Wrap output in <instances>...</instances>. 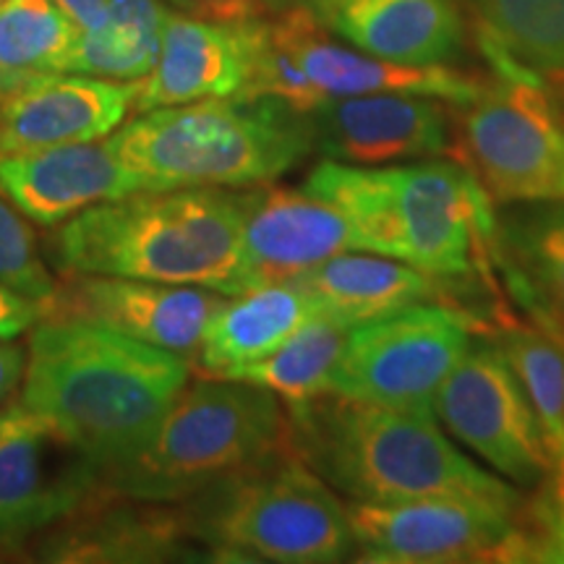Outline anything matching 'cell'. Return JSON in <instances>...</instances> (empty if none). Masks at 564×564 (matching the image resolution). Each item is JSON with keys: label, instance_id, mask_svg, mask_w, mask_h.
I'll use <instances>...</instances> for the list:
<instances>
[{"label": "cell", "instance_id": "obj_1", "mask_svg": "<svg viewBox=\"0 0 564 564\" xmlns=\"http://www.w3.org/2000/svg\"><path fill=\"white\" fill-rule=\"evenodd\" d=\"M192 361L79 319L30 333L21 403L89 455L108 478L150 442L188 384Z\"/></svg>", "mask_w": 564, "mask_h": 564}, {"label": "cell", "instance_id": "obj_2", "mask_svg": "<svg viewBox=\"0 0 564 564\" xmlns=\"http://www.w3.org/2000/svg\"><path fill=\"white\" fill-rule=\"evenodd\" d=\"M63 272L249 291L243 272V192H133L70 217L51 238Z\"/></svg>", "mask_w": 564, "mask_h": 564}, {"label": "cell", "instance_id": "obj_3", "mask_svg": "<svg viewBox=\"0 0 564 564\" xmlns=\"http://www.w3.org/2000/svg\"><path fill=\"white\" fill-rule=\"evenodd\" d=\"M291 449L352 502L478 497L520 505L518 489L460 453L436 415L392 411L329 392L285 405Z\"/></svg>", "mask_w": 564, "mask_h": 564}, {"label": "cell", "instance_id": "obj_4", "mask_svg": "<svg viewBox=\"0 0 564 564\" xmlns=\"http://www.w3.org/2000/svg\"><path fill=\"white\" fill-rule=\"evenodd\" d=\"M352 223L361 249L398 259L440 280L463 278L491 249L497 215L465 165H348L322 160L303 181Z\"/></svg>", "mask_w": 564, "mask_h": 564}, {"label": "cell", "instance_id": "obj_5", "mask_svg": "<svg viewBox=\"0 0 564 564\" xmlns=\"http://www.w3.org/2000/svg\"><path fill=\"white\" fill-rule=\"evenodd\" d=\"M108 144L144 192L262 186L314 152L306 116L246 95L139 112Z\"/></svg>", "mask_w": 564, "mask_h": 564}, {"label": "cell", "instance_id": "obj_6", "mask_svg": "<svg viewBox=\"0 0 564 564\" xmlns=\"http://www.w3.org/2000/svg\"><path fill=\"white\" fill-rule=\"evenodd\" d=\"M288 408L241 379L199 377L181 390L150 442L112 470L116 494L178 502L291 447Z\"/></svg>", "mask_w": 564, "mask_h": 564}, {"label": "cell", "instance_id": "obj_7", "mask_svg": "<svg viewBox=\"0 0 564 564\" xmlns=\"http://www.w3.org/2000/svg\"><path fill=\"white\" fill-rule=\"evenodd\" d=\"M188 512L212 560L333 564L356 554L348 505L291 447L194 494Z\"/></svg>", "mask_w": 564, "mask_h": 564}, {"label": "cell", "instance_id": "obj_8", "mask_svg": "<svg viewBox=\"0 0 564 564\" xmlns=\"http://www.w3.org/2000/svg\"><path fill=\"white\" fill-rule=\"evenodd\" d=\"M460 152L491 202H564V108L533 76H502L463 105Z\"/></svg>", "mask_w": 564, "mask_h": 564}, {"label": "cell", "instance_id": "obj_9", "mask_svg": "<svg viewBox=\"0 0 564 564\" xmlns=\"http://www.w3.org/2000/svg\"><path fill=\"white\" fill-rule=\"evenodd\" d=\"M476 340V319L447 303H419L350 327L333 392L392 411L434 415L444 379Z\"/></svg>", "mask_w": 564, "mask_h": 564}, {"label": "cell", "instance_id": "obj_10", "mask_svg": "<svg viewBox=\"0 0 564 564\" xmlns=\"http://www.w3.org/2000/svg\"><path fill=\"white\" fill-rule=\"evenodd\" d=\"M436 421L514 489L552 478L544 434L499 343L474 340L434 400Z\"/></svg>", "mask_w": 564, "mask_h": 564}, {"label": "cell", "instance_id": "obj_11", "mask_svg": "<svg viewBox=\"0 0 564 564\" xmlns=\"http://www.w3.org/2000/svg\"><path fill=\"white\" fill-rule=\"evenodd\" d=\"M520 507L478 497H419L350 502L348 520L361 562H499L518 531Z\"/></svg>", "mask_w": 564, "mask_h": 564}, {"label": "cell", "instance_id": "obj_12", "mask_svg": "<svg viewBox=\"0 0 564 564\" xmlns=\"http://www.w3.org/2000/svg\"><path fill=\"white\" fill-rule=\"evenodd\" d=\"M225 295L199 285L63 272L42 319H79L112 329L154 348L192 356Z\"/></svg>", "mask_w": 564, "mask_h": 564}, {"label": "cell", "instance_id": "obj_13", "mask_svg": "<svg viewBox=\"0 0 564 564\" xmlns=\"http://www.w3.org/2000/svg\"><path fill=\"white\" fill-rule=\"evenodd\" d=\"M108 489L100 465L51 423L0 442V549L30 544Z\"/></svg>", "mask_w": 564, "mask_h": 564}, {"label": "cell", "instance_id": "obj_14", "mask_svg": "<svg viewBox=\"0 0 564 564\" xmlns=\"http://www.w3.org/2000/svg\"><path fill=\"white\" fill-rule=\"evenodd\" d=\"M314 152L348 165L440 158L449 152L442 100L421 95H352L324 100L306 116Z\"/></svg>", "mask_w": 564, "mask_h": 564}, {"label": "cell", "instance_id": "obj_15", "mask_svg": "<svg viewBox=\"0 0 564 564\" xmlns=\"http://www.w3.org/2000/svg\"><path fill=\"white\" fill-rule=\"evenodd\" d=\"M348 251H364L352 223L303 186L262 183L243 192V272L249 291L293 280Z\"/></svg>", "mask_w": 564, "mask_h": 564}, {"label": "cell", "instance_id": "obj_16", "mask_svg": "<svg viewBox=\"0 0 564 564\" xmlns=\"http://www.w3.org/2000/svg\"><path fill=\"white\" fill-rule=\"evenodd\" d=\"M196 546L207 552L183 499L152 502L108 489L51 528L37 556L45 562H165L188 560Z\"/></svg>", "mask_w": 564, "mask_h": 564}, {"label": "cell", "instance_id": "obj_17", "mask_svg": "<svg viewBox=\"0 0 564 564\" xmlns=\"http://www.w3.org/2000/svg\"><path fill=\"white\" fill-rule=\"evenodd\" d=\"M251 63L253 19L217 21L171 9L158 66L137 82L133 112L243 95Z\"/></svg>", "mask_w": 564, "mask_h": 564}, {"label": "cell", "instance_id": "obj_18", "mask_svg": "<svg viewBox=\"0 0 564 564\" xmlns=\"http://www.w3.org/2000/svg\"><path fill=\"white\" fill-rule=\"evenodd\" d=\"M288 45L299 61L306 79L324 100L352 95H421L457 105L474 102L486 84L470 79L449 66H408L377 58L352 45L329 37V30L312 11L295 6L274 13Z\"/></svg>", "mask_w": 564, "mask_h": 564}, {"label": "cell", "instance_id": "obj_19", "mask_svg": "<svg viewBox=\"0 0 564 564\" xmlns=\"http://www.w3.org/2000/svg\"><path fill=\"white\" fill-rule=\"evenodd\" d=\"M133 95L137 82L42 74L0 100V158L110 137Z\"/></svg>", "mask_w": 564, "mask_h": 564}, {"label": "cell", "instance_id": "obj_20", "mask_svg": "<svg viewBox=\"0 0 564 564\" xmlns=\"http://www.w3.org/2000/svg\"><path fill=\"white\" fill-rule=\"evenodd\" d=\"M0 192L40 228H61L95 204L144 192L108 139L0 158Z\"/></svg>", "mask_w": 564, "mask_h": 564}, {"label": "cell", "instance_id": "obj_21", "mask_svg": "<svg viewBox=\"0 0 564 564\" xmlns=\"http://www.w3.org/2000/svg\"><path fill=\"white\" fill-rule=\"evenodd\" d=\"M308 11L348 45L408 66H447L465 42L457 0H319Z\"/></svg>", "mask_w": 564, "mask_h": 564}, {"label": "cell", "instance_id": "obj_22", "mask_svg": "<svg viewBox=\"0 0 564 564\" xmlns=\"http://www.w3.org/2000/svg\"><path fill=\"white\" fill-rule=\"evenodd\" d=\"M293 280L312 295L319 316L348 329L444 299L440 278L371 251L340 253Z\"/></svg>", "mask_w": 564, "mask_h": 564}, {"label": "cell", "instance_id": "obj_23", "mask_svg": "<svg viewBox=\"0 0 564 564\" xmlns=\"http://www.w3.org/2000/svg\"><path fill=\"white\" fill-rule=\"evenodd\" d=\"M316 316L319 308L299 280L251 288L223 303L194 352L192 366L199 377L230 379L270 356Z\"/></svg>", "mask_w": 564, "mask_h": 564}, {"label": "cell", "instance_id": "obj_24", "mask_svg": "<svg viewBox=\"0 0 564 564\" xmlns=\"http://www.w3.org/2000/svg\"><path fill=\"white\" fill-rule=\"evenodd\" d=\"M491 251L535 324H564V202L512 204L497 217Z\"/></svg>", "mask_w": 564, "mask_h": 564}, {"label": "cell", "instance_id": "obj_25", "mask_svg": "<svg viewBox=\"0 0 564 564\" xmlns=\"http://www.w3.org/2000/svg\"><path fill=\"white\" fill-rule=\"evenodd\" d=\"M502 76L564 84V0H470Z\"/></svg>", "mask_w": 564, "mask_h": 564}, {"label": "cell", "instance_id": "obj_26", "mask_svg": "<svg viewBox=\"0 0 564 564\" xmlns=\"http://www.w3.org/2000/svg\"><path fill=\"white\" fill-rule=\"evenodd\" d=\"M167 11L162 0H108L105 26L79 32L61 63V74L116 82L144 79L158 66Z\"/></svg>", "mask_w": 564, "mask_h": 564}, {"label": "cell", "instance_id": "obj_27", "mask_svg": "<svg viewBox=\"0 0 564 564\" xmlns=\"http://www.w3.org/2000/svg\"><path fill=\"white\" fill-rule=\"evenodd\" d=\"M79 26L53 0L0 3V100L37 79L58 74Z\"/></svg>", "mask_w": 564, "mask_h": 564}, {"label": "cell", "instance_id": "obj_28", "mask_svg": "<svg viewBox=\"0 0 564 564\" xmlns=\"http://www.w3.org/2000/svg\"><path fill=\"white\" fill-rule=\"evenodd\" d=\"M348 327L327 316H316L303 324L262 361L246 366L230 379L264 387L278 394L282 405H299L333 392V377L340 361Z\"/></svg>", "mask_w": 564, "mask_h": 564}, {"label": "cell", "instance_id": "obj_29", "mask_svg": "<svg viewBox=\"0 0 564 564\" xmlns=\"http://www.w3.org/2000/svg\"><path fill=\"white\" fill-rule=\"evenodd\" d=\"M525 387L541 434H544L552 478L549 484L564 491V350L539 327H512L499 337Z\"/></svg>", "mask_w": 564, "mask_h": 564}, {"label": "cell", "instance_id": "obj_30", "mask_svg": "<svg viewBox=\"0 0 564 564\" xmlns=\"http://www.w3.org/2000/svg\"><path fill=\"white\" fill-rule=\"evenodd\" d=\"M0 282L37 301L40 306L53 299L58 285L47 264L42 262L30 220L3 192H0Z\"/></svg>", "mask_w": 564, "mask_h": 564}, {"label": "cell", "instance_id": "obj_31", "mask_svg": "<svg viewBox=\"0 0 564 564\" xmlns=\"http://www.w3.org/2000/svg\"><path fill=\"white\" fill-rule=\"evenodd\" d=\"M499 562L564 564V491L541 484L531 502H523L518 531L507 541Z\"/></svg>", "mask_w": 564, "mask_h": 564}, {"label": "cell", "instance_id": "obj_32", "mask_svg": "<svg viewBox=\"0 0 564 564\" xmlns=\"http://www.w3.org/2000/svg\"><path fill=\"white\" fill-rule=\"evenodd\" d=\"M175 11L217 21H251L270 17L264 0H167Z\"/></svg>", "mask_w": 564, "mask_h": 564}, {"label": "cell", "instance_id": "obj_33", "mask_svg": "<svg viewBox=\"0 0 564 564\" xmlns=\"http://www.w3.org/2000/svg\"><path fill=\"white\" fill-rule=\"evenodd\" d=\"M42 319V306L0 282V340L24 335Z\"/></svg>", "mask_w": 564, "mask_h": 564}, {"label": "cell", "instance_id": "obj_34", "mask_svg": "<svg viewBox=\"0 0 564 564\" xmlns=\"http://www.w3.org/2000/svg\"><path fill=\"white\" fill-rule=\"evenodd\" d=\"M26 369V350L11 340H0V405L19 390Z\"/></svg>", "mask_w": 564, "mask_h": 564}, {"label": "cell", "instance_id": "obj_35", "mask_svg": "<svg viewBox=\"0 0 564 564\" xmlns=\"http://www.w3.org/2000/svg\"><path fill=\"white\" fill-rule=\"evenodd\" d=\"M82 32H95L108 21V0H53Z\"/></svg>", "mask_w": 564, "mask_h": 564}, {"label": "cell", "instance_id": "obj_36", "mask_svg": "<svg viewBox=\"0 0 564 564\" xmlns=\"http://www.w3.org/2000/svg\"><path fill=\"white\" fill-rule=\"evenodd\" d=\"M42 423H47L42 415L30 411L24 403H11L0 408V442L11 440L21 432H30V429H37Z\"/></svg>", "mask_w": 564, "mask_h": 564}, {"label": "cell", "instance_id": "obj_37", "mask_svg": "<svg viewBox=\"0 0 564 564\" xmlns=\"http://www.w3.org/2000/svg\"><path fill=\"white\" fill-rule=\"evenodd\" d=\"M316 3H319V0H264L267 11H270V13L295 9V6H303V9H314Z\"/></svg>", "mask_w": 564, "mask_h": 564}, {"label": "cell", "instance_id": "obj_38", "mask_svg": "<svg viewBox=\"0 0 564 564\" xmlns=\"http://www.w3.org/2000/svg\"><path fill=\"white\" fill-rule=\"evenodd\" d=\"M539 329H544V333L549 335V337H554L556 343H560V348L564 350V324H541Z\"/></svg>", "mask_w": 564, "mask_h": 564}, {"label": "cell", "instance_id": "obj_39", "mask_svg": "<svg viewBox=\"0 0 564 564\" xmlns=\"http://www.w3.org/2000/svg\"><path fill=\"white\" fill-rule=\"evenodd\" d=\"M0 3H3V0H0Z\"/></svg>", "mask_w": 564, "mask_h": 564}]
</instances>
